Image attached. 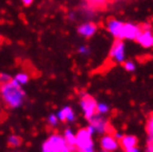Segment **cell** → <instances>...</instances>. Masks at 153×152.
<instances>
[{
    "label": "cell",
    "instance_id": "5b68a950",
    "mask_svg": "<svg viewBox=\"0 0 153 152\" xmlns=\"http://www.w3.org/2000/svg\"><path fill=\"white\" fill-rule=\"evenodd\" d=\"M97 101L96 99L90 95H83L81 97L80 107L81 110L83 112L85 119H91L94 114L97 113Z\"/></svg>",
    "mask_w": 153,
    "mask_h": 152
},
{
    "label": "cell",
    "instance_id": "83f0119b",
    "mask_svg": "<svg viewBox=\"0 0 153 152\" xmlns=\"http://www.w3.org/2000/svg\"><path fill=\"white\" fill-rule=\"evenodd\" d=\"M87 130H88L89 133H90V134H92V136H93V134L96 133V131H94V128H93V127H92L91 124H89V126L87 127Z\"/></svg>",
    "mask_w": 153,
    "mask_h": 152
},
{
    "label": "cell",
    "instance_id": "3957f363",
    "mask_svg": "<svg viewBox=\"0 0 153 152\" xmlns=\"http://www.w3.org/2000/svg\"><path fill=\"white\" fill-rule=\"evenodd\" d=\"M135 41L144 49L153 48V30L150 23H144L141 27V31L135 39Z\"/></svg>",
    "mask_w": 153,
    "mask_h": 152
},
{
    "label": "cell",
    "instance_id": "9c48e42d",
    "mask_svg": "<svg viewBox=\"0 0 153 152\" xmlns=\"http://www.w3.org/2000/svg\"><path fill=\"white\" fill-rule=\"evenodd\" d=\"M90 121V124H91L93 128H94V131L96 133H100V134H103L110 129V126H109V122L105 118H104L102 114L96 113L91 119H89Z\"/></svg>",
    "mask_w": 153,
    "mask_h": 152
},
{
    "label": "cell",
    "instance_id": "8fae6325",
    "mask_svg": "<svg viewBox=\"0 0 153 152\" xmlns=\"http://www.w3.org/2000/svg\"><path fill=\"white\" fill-rule=\"evenodd\" d=\"M122 26H123V21L115 19V18H110V19L107 21L105 28H107L108 32L111 34L113 38L119 39V36H120Z\"/></svg>",
    "mask_w": 153,
    "mask_h": 152
},
{
    "label": "cell",
    "instance_id": "7a4b0ae2",
    "mask_svg": "<svg viewBox=\"0 0 153 152\" xmlns=\"http://www.w3.org/2000/svg\"><path fill=\"white\" fill-rule=\"evenodd\" d=\"M65 142L63 136L59 133H53L47 139L42 145V152H62L65 147Z\"/></svg>",
    "mask_w": 153,
    "mask_h": 152
},
{
    "label": "cell",
    "instance_id": "4dcf8cb0",
    "mask_svg": "<svg viewBox=\"0 0 153 152\" xmlns=\"http://www.w3.org/2000/svg\"><path fill=\"white\" fill-rule=\"evenodd\" d=\"M78 152H94L93 148H89V149H84V150H79Z\"/></svg>",
    "mask_w": 153,
    "mask_h": 152
},
{
    "label": "cell",
    "instance_id": "484cf974",
    "mask_svg": "<svg viewBox=\"0 0 153 152\" xmlns=\"http://www.w3.org/2000/svg\"><path fill=\"white\" fill-rule=\"evenodd\" d=\"M146 152H153V138H150L146 145Z\"/></svg>",
    "mask_w": 153,
    "mask_h": 152
},
{
    "label": "cell",
    "instance_id": "5bb4252c",
    "mask_svg": "<svg viewBox=\"0 0 153 152\" xmlns=\"http://www.w3.org/2000/svg\"><path fill=\"white\" fill-rule=\"evenodd\" d=\"M80 13L84 19L91 20L92 18H94V16H96V9H94V6L90 4L89 2L84 4L83 6L80 8Z\"/></svg>",
    "mask_w": 153,
    "mask_h": 152
},
{
    "label": "cell",
    "instance_id": "52a82bcc",
    "mask_svg": "<svg viewBox=\"0 0 153 152\" xmlns=\"http://www.w3.org/2000/svg\"><path fill=\"white\" fill-rule=\"evenodd\" d=\"M110 58L114 63H123L126 61V45L123 40L115 39L110 50Z\"/></svg>",
    "mask_w": 153,
    "mask_h": 152
},
{
    "label": "cell",
    "instance_id": "f546056e",
    "mask_svg": "<svg viewBox=\"0 0 153 152\" xmlns=\"http://www.w3.org/2000/svg\"><path fill=\"white\" fill-rule=\"evenodd\" d=\"M126 152H140V150H139L138 147H133V148L129 149V150H128Z\"/></svg>",
    "mask_w": 153,
    "mask_h": 152
},
{
    "label": "cell",
    "instance_id": "277c9868",
    "mask_svg": "<svg viewBox=\"0 0 153 152\" xmlns=\"http://www.w3.org/2000/svg\"><path fill=\"white\" fill-rule=\"evenodd\" d=\"M141 31V26L135 22H123L122 29L119 36V40H130L133 41L137 39Z\"/></svg>",
    "mask_w": 153,
    "mask_h": 152
},
{
    "label": "cell",
    "instance_id": "ffe728a7",
    "mask_svg": "<svg viewBox=\"0 0 153 152\" xmlns=\"http://www.w3.org/2000/svg\"><path fill=\"white\" fill-rule=\"evenodd\" d=\"M78 53L81 54V56L87 57V56H90L91 49H90V47L87 46V45H80V46L78 47Z\"/></svg>",
    "mask_w": 153,
    "mask_h": 152
},
{
    "label": "cell",
    "instance_id": "ba28073f",
    "mask_svg": "<svg viewBox=\"0 0 153 152\" xmlns=\"http://www.w3.org/2000/svg\"><path fill=\"white\" fill-rule=\"evenodd\" d=\"M97 31H98V26L91 20H87L76 27V32L79 34V36L85 39L92 38L97 34Z\"/></svg>",
    "mask_w": 153,
    "mask_h": 152
},
{
    "label": "cell",
    "instance_id": "7402d4cb",
    "mask_svg": "<svg viewBox=\"0 0 153 152\" xmlns=\"http://www.w3.org/2000/svg\"><path fill=\"white\" fill-rule=\"evenodd\" d=\"M146 131L149 134V138H153V115H151V118L148 121V126H146Z\"/></svg>",
    "mask_w": 153,
    "mask_h": 152
},
{
    "label": "cell",
    "instance_id": "d4e9b609",
    "mask_svg": "<svg viewBox=\"0 0 153 152\" xmlns=\"http://www.w3.org/2000/svg\"><path fill=\"white\" fill-rule=\"evenodd\" d=\"M76 17H78V15H76V11H70L69 13H68V19H69L70 21H76Z\"/></svg>",
    "mask_w": 153,
    "mask_h": 152
},
{
    "label": "cell",
    "instance_id": "2e32d148",
    "mask_svg": "<svg viewBox=\"0 0 153 152\" xmlns=\"http://www.w3.org/2000/svg\"><path fill=\"white\" fill-rule=\"evenodd\" d=\"M13 79L20 84V86H25V84H27L29 82V80H30V76L26 72H19L17 73Z\"/></svg>",
    "mask_w": 153,
    "mask_h": 152
},
{
    "label": "cell",
    "instance_id": "cb8c5ba5",
    "mask_svg": "<svg viewBox=\"0 0 153 152\" xmlns=\"http://www.w3.org/2000/svg\"><path fill=\"white\" fill-rule=\"evenodd\" d=\"M11 80V77L9 76L8 73H0V83H6V82H9Z\"/></svg>",
    "mask_w": 153,
    "mask_h": 152
},
{
    "label": "cell",
    "instance_id": "8992f818",
    "mask_svg": "<svg viewBox=\"0 0 153 152\" xmlns=\"http://www.w3.org/2000/svg\"><path fill=\"white\" fill-rule=\"evenodd\" d=\"M76 148L78 150H84V149L93 148V139L92 134L89 133L87 128L80 129L76 133Z\"/></svg>",
    "mask_w": 153,
    "mask_h": 152
},
{
    "label": "cell",
    "instance_id": "ac0fdd59",
    "mask_svg": "<svg viewBox=\"0 0 153 152\" xmlns=\"http://www.w3.org/2000/svg\"><path fill=\"white\" fill-rule=\"evenodd\" d=\"M110 112V106L105 102H99L97 103V113L99 114H107Z\"/></svg>",
    "mask_w": 153,
    "mask_h": 152
},
{
    "label": "cell",
    "instance_id": "9a60e30c",
    "mask_svg": "<svg viewBox=\"0 0 153 152\" xmlns=\"http://www.w3.org/2000/svg\"><path fill=\"white\" fill-rule=\"evenodd\" d=\"M63 138H65V142L70 145H76V133H73L71 129H67L63 133ZM76 147V145H74Z\"/></svg>",
    "mask_w": 153,
    "mask_h": 152
},
{
    "label": "cell",
    "instance_id": "f1b7e54d",
    "mask_svg": "<svg viewBox=\"0 0 153 152\" xmlns=\"http://www.w3.org/2000/svg\"><path fill=\"white\" fill-rule=\"evenodd\" d=\"M20 1H21L25 6H31L32 2H33V0H20Z\"/></svg>",
    "mask_w": 153,
    "mask_h": 152
},
{
    "label": "cell",
    "instance_id": "d6986e66",
    "mask_svg": "<svg viewBox=\"0 0 153 152\" xmlns=\"http://www.w3.org/2000/svg\"><path fill=\"white\" fill-rule=\"evenodd\" d=\"M122 66H123V69L126 71H128V72H133V71H135V69H137L135 62L131 60H126L122 63Z\"/></svg>",
    "mask_w": 153,
    "mask_h": 152
},
{
    "label": "cell",
    "instance_id": "603a6c76",
    "mask_svg": "<svg viewBox=\"0 0 153 152\" xmlns=\"http://www.w3.org/2000/svg\"><path fill=\"white\" fill-rule=\"evenodd\" d=\"M85 1L92 4V6H94V7H99V6H102V4H105L108 0H85Z\"/></svg>",
    "mask_w": 153,
    "mask_h": 152
},
{
    "label": "cell",
    "instance_id": "6da1fadb",
    "mask_svg": "<svg viewBox=\"0 0 153 152\" xmlns=\"http://www.w3.org/2000/svg\"><path fill=\"white\" fill-rule=\"evenodd\" d=\"M0 95L6 106L11 109L20 108L26 99V93L23 89L15 79H11L9 82L0 86Z\"/></svg>",
    "mask_w": 153,
    "mask_h": 152
},
{
    "label": "cell",
    "instance_id": "4fadbf2b",
    "mask_svg": "<svg viewBox=\"0 0 153 152\" xmlns=\"http://www.w3.org/2000/svg\"><path fill=\"white\" fill-rule=\"evenodd\" d=\"M119 143L121 145V148L126 152L129 149L137 147V145H138V138L135 137V136H132V134H126V136H123L121 138V140L119 141Z\"/></svg>",
    "mask_w": 153,
    "mask_h": 152
},
{
    "label": "cell",
    "instance_id": "1f68e13d",
    "mask_svg": "<svg viewBox=\"0 0 153 152\" xmlns=\"http://www.w3.org/2000/svg\"><path fill=\"white\" fill-rule=\"evenodd\" d=\"M102 152H109V151H105V150H102Z\"/></svg>",
    "mask_w": 153,
    "mask_h": 152
},
{
    "label": "cell",
    "instance_id": "d6a6232c",
    "mask_svg": "<svg viewBox=\"0 0 153 152\" xmlns=\"http://www.w3.org/2000/svg\"><path fill=\"white\" fill-rule=\"evenodd\" d=\"M0 40H1V37H0Z\"/></svg>",
    "mask_w": 153,
    "mask_h": 152
},
{
    "label": "cell",
    "instance_id": "44dd1931",
    "mask_svg": "<svg viewBox=\"0 0 153 152\" xmlns=\"http://www.w3.org/2000/svg\"><path fill=\"white\" fill-rule=\"evenodd\" d=\"M59 122V119H58L57 114H50L48 117V123H49L51 127H56Z\"/></svg>",
    "mask_w": 153,
    "mask_h": 152
},
{
    "label": "cell",
    "instance_id": "4316f807",
    "mask_svg": "<svg viewBox=\"0 0 153 152\" xmlns=\"http://www.w3.org/2000/svg\"><path fill=\"white\" fill-rule=\"evenodd\" d=\"M113 136H114V138L115 139H117V140H121V138L123 137V136H124V134H123L122 132H119V131H115L114 132V134H113Z\"/></svg>",
    "mask_w": 153,
    "mask_h": 152
},
{
    "label": "cell",
    "instance_id": "7c38bea8",
    "mask_svg": "<svg viewBox=\"0 0 153 152\" xmlns=\"http://www.w3.org/2000/svg\"><path fill=\"white\" fill-rule=\"evenodd\" d=\"M57 117L59 119V121L62 122H73L76 120V113L72 110V108L70 107H65L58 111Z\"/></svg>",
    "mask_w": 153,
    "mask_h": 152
},
{
    "label": "cell",
    "instance_id": "e0dca14e",
    "mask_svg": "<svg viewBox=\"0 0 153 152\" xmlns=\"http://www.w3.org/2000/svg\"><path fill=\"white\" fill-rule=\"evenodd\" d=\"M22 143V139L19 137V136H16V134H12L8 138V145H10L11 148H18L20 147Z\"/></svg>",
    "mask_w": 153,
    "mask_h": 152
},
{
    "label": "cell",
    "instance_id": "30bf717a",
    "mask_svg": "<svg viewBox=\"0 0 153 152\" xmlns=\"http://www.w3.org/2000/svg\"><path fill=\"white\" fill-rule=\"evenodd\" d=\"M100 145H101L102 150L113 152L119 148L120 143H119V140H117L114 138V136H112L110 133H107V134H103V137L101 138Z\"/></svg>",
    "mask_w": 153,
    "mask_h": 152
}]
</instances>
